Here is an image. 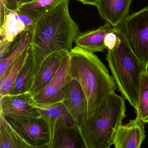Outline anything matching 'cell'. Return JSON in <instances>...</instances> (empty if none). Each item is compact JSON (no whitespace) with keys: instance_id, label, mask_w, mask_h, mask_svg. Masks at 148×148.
<instances>
[{"instance_id":"5b68a950","label":"cell","mask_w":148,"mask_h":148,"mask_svg":"<svg viewBox=\"0 0 148 148\" xmlns=\"http://www.w3.org/2000/svg\"><path fill=\"white\" fill-rule=\"evenodd\" d=\"M135 55L148 66V6L129 15L114 27Z\"/></svg>"},{"instance_id":"7402d4cb","label":"cell","mask_w":148,"mask_h":148,"mask_svg":"<svg viewBox=\"0 0 148 148\" xmlns=\"http://www.w3.org/2000/svg\"><path fill=\"white\" fill-rule=\"evenodd\" d=\"M136 118L148 123V69L142 75L139 88V103L135 110Z\"/></svg>"},{"instance_id":"e0dca14e","label":"cell","mask_w":148,"mask_h":148,"mask_svg":"<svg viewBox=\"0 0 148 148\" xmlns=\"http://www.w3.org/2000/svg\"><path fill=\"white\" fill-rule=\"evenodd\" d=\"M0 148H32L21 134L0 113Z\"/></svg>"},{"instance_id":"3957f363","label":"cell","mask_w":148,"mask_h":148,"mask_svg":"<svg viewBox=\"0 0 148 148\" xmlns=\"http://www.w3.org/2000/svg\"><path fill=\"white\" fill-rule=\"evenodd\" d=\"M117 39L111 49L106 48V59L121 96L136 110L143 73L148 66L132 51L122 35L116 30Z\"/></svg>"},{"instance_id":"52a82bcc","label":"cell","mask_w":148,"mask_h":148,"mask_svg":"<svg viewBox=\"0 0 148 148\" xmlns=\"http://www.w3.org/2000/svg\"><path fill=\"white\" fill-rule=\"evenodd\" d=\"M32 148H50L51 134L42 116L22 120L7 119Z\"/></svg>"},{"instance_id":"f1b7e54d","label":"cell","mask_w":148,"mask_h":148,"mask_svg":"<svg viewBox=\"0 0 148 148\" xmlns=\"http://www.w3.org/2000/svg\"><path fill=\"white\" fill-rule=\"evenodd\" d=\"M35 1V0H21L20 6L22 5L28 4V3L33 2V1Z\"/></svg>"},{"instance_id":"ffe728a7","label":"cell","mask_w":148,"mask_h":148,"mask_svg":"<svg viewBox=\"0 0 148 148\" xmlns=\"http://www.w3.org/2000/svg\"><path fill=\"white\" fill-rule=\"evenodd\" d=\"M66 1L68 0H35L21 6L17 11L30 16L34 21Z\"/></svg>"},{"instance_id":"ac0fdd59","label":"cell","mask_w":148,"mask_h":148,"mask_svg":"<svg viewBox=\"0 0 148 148\" xmlns=\"http://www.w3.org/2000/svg\"><path fill=\"white\" fill-rule=\"evenodd\" d=\"M34 63L30 50L29 55L15 79L9 95H17L28 92L35 77Z\"/></svg>"},{"instance_id":"7c38bea8","label":"cell","mask_w":148,"mask_h":148,"mask_svg":"<svg viewBox=\"0 0 148 148\" xmlns=\"http://www.w3.org/2000/svg\"><path fill=\"white\" fill-rule=\"evenodd\" d=\"M144 123L136 118L118 129L113 145L116 148H140L146 137Z\"/></svg>"},{"instance_id":"ba28073f","label":"cell","mask_w":148,"mask_h":148,"mask_svg":"<svg viewBox=\"0 0 148 148\" xmlns=\"http://www.w3.org/2000/svg\"><path fill=\"white\" fill-rule=\"evenodd\" d=\"M62 102L80 128L88 119V104L82 87L76 79L71 78L67 83Z\"/></svg>"},{"instance_id":"8992f818","label":"cell","mask_w":148,"mask_h":148,"mask_svg":"<svg viewBox=\"0 0 148 148\" xmlns=\"http://www.w3.org/2000/svg\"><path fill=\"white\" fill-rule=\"evenodd\" d=\"M35 103L33 96L29 92L5 95L0 97V113L7 119L15 120L39 117L41 115Z\"/></svg>"},{"instance_id":"277c9868","label":"cell","mask_w":148,"mask_h":148,"mask_svg":"<svg viewBox=\"0 0 148 148\" xmlns=\"http://www.w3.org/2000/svg\"><path fill=\"white\" fill-rule=\"evenodd\" d=\"M126 106L122 96L112 92L103 110L89 118L80 128L86 148H110L125 118Z\"/></svg>"},{"instance_id":"83f0119b","label":"cell","mask_w":148,"mask_h":148,"mask_svg":"<svg viewBox=\"0 0 148 148\" xmlns=\"http://www.w3.org/2000/svg\"><path fill=\"white\" fill-rule=\"evenodd\" d=\"M84 5L96 6L98 0H78Z\"/></svg>"},{"instance_id":"9a60e30c","label":"cell","mask_w":148,"mask_h":148,"mask_svg":"<svg viewBox=\"0 0 148 148\" xmlns=\"http://www.w3.org/2000/svg\"><path fill=\"white\" fill-rule=\"evenodd\" d=\"M86 148L80 132L76 125H65L55 132L52 148Z\"/></svg>"},{"instance_id":"7a4b0ae2","label":"cell","mask_w":148,"mask_h":148,"mask_svg":"<svg viewBox=\"0 0 148 148\" xmlns=\"http://www.w3.org/2000/svg\"><path fill=\"white\" fill-rule=\"evenodd\" d=\"M69 57L70 76L79 83L86 97L88 119L103 110L110 94L117 89L116 84L93 53L76 46L69 52Z\"/></svg>"},{"instance_id":"4fadbf2b","label":"cell","mask_w":148,"mask_h":148,"mask_svg":"<svg viewBox=\"0 0 148 148\" xmlns=\"http://www.w3.org/2000/svg\"><path fill=\"white\" fill-rule=\"evenodd\" d=\"M133 0H98L97 7L101 19L115 27L129 15Z\"/></svg>"},{"instance_id":"44dd1931","label":"cell","mask_w":148,"mask_h":148,"mask_svg":"<svg viewBox=\"0 0 148 148\" xmlns=\"http://www.w3.org/2000/svg\"><path fill=\"white\" fill-rule=\"evenodd\" d=\"M34 26L27 27L19 36L18 41L12 54L5 59L0 61V75L16 59L23 51L31 45L33 35Z\"/></svg>"},{"instance_id":"30bf717a","label":"cell","mask_w":148,"mask_h":148,"mask_svg":"<svg viewBox=\"0 0 148 148\" xmlns=\"http://www.w3.org/2000/svg\"><path fill=\"white\" fill-rule=\"evenodd\" d=\"M70 51L62 50L55 52L44 60L35 74L33 84L28 92L33 96L43 90L56 76Z\"/></svg>"},{"instance_id":"603a6c76","label":"cell","mask_w":148,"mask_h":148,"mask_svg":"<svg viewBox=\"0 0 148 148\" xmlns=\"http://www.w3.org/2000/svg\"><path fill=\"white\" fill-rule=\"evenodd\" d=\"M19 36V35L12 42L1 39L0 41V61L5 59L12 54L17 45Z\"/></svg>"},{"instance_id":"8fae6325","label":"cell","mask_w":148,"mask_h":148,"mask_svg":"<svg viewBox=\"0 0 148 148\" xmlns=\"http://www.w3.org/2000/svg\"><path fill=\"white\" fill-rule=\"evenodd\" d=\"M35 106L48 125L51 134L50 148L52 147L53 137L56 131L62 125H76L73 119L62 102L44 104L35 102Z\"/></svg>"},{"instance_id":"6da1fadb","label":"cell","mask_w":148,"mask_h":148,"mask_svg":"<svg viewBox=\"0 0 148 148\" xmlns=\"http://www.w3.org/2000/svg\"><path fill=\"white\" fill-rule=\"evenodd\" d=\"M70 1L34 21L30 51L35 74L44 60L52 53L62 50L70 51L73 42L80 34L79 26L69 12Z\"/></svg>"},{"instance_id":"d4e9b609","label":"cell","mask_w":148,"mask_h":148,"mask_svg":"<svg viewBox=\"0 0 148 148\" xmlns=\"http://www.w3.org/2000/svg\"><path fill=\"white\" fill-rule=\"evenodd\" d=\"M18 13L20 18L23 22L26 28L34 26V20L30 16L18 12Z\"/></svg>"},{"instance_id":"484cf974","label":"cell","mask_w":148,"mask_h":148,"mask_svg":"<svg viewBox=\"0 0 148 148\" xmlns=\"http://www.w3.org/2000/svg\"><path fill=\"white\" fill-rule=\"evenodd\" d=\"M8 9L6 5V0H0V16L1 21L0 25H1L5 19V16L6 15Z\"/></svg>"},{"instance_id":"9c48e42d","label":"cell","mask_w":148,"mask_h":148,"mask_svg":"<svg viewBox=\"0 0 148 148\" xmlns=\"http://www.w3.org/2000/svg\"><path fill=\"white\" fill-rule=\"evenodd\" d=\"M69 66V56L49 84L39 93L34 95V99L36 103L51 104L62 102L65 89L71 78Z\"/></svg>"},{"instance_id":"2e32d148","label":"cell","mask_w":148,"mask_h":148,"mask_svg":"<svg viewBox=\"0 0 148 148\" xmlns=\"http://www.w3.org/2000/svg\"><path fill=\"white\" fill-rule=\"evenodd\" d=\"M30 50V45L0 75V97L10 94L15 79L29 55Z\"/></svg>"},{"instance_id":"4316f807","label":"cell","mask_w":148,"mask_h":148,"mask_svg":"<svg viewBox=\"0 0 148 148\" xmlns=\"http://www.w3.org/2000/svg\"><path fill=\"white\" fill-rule=\"evenodd\" d=\"M21 0H6V5L8 10L17 11L20 6Z\"/></svg>"},{"instance_id":"d6986e66","label":"cell","mask_w":148,"mask_h":148,"mask_svg":"<svg viewBox=\"0 0 148 148\" xmlns=\"http://www.w3.org/2000/svg\"><path fill=\"white\" fill-rule=\"evenodd\" d=\"M26 29L20 18L18 11L8 10L2 25H1V39L12 42Z\"/></svg>"},{"instance_id":"cb8c5ba5","label":"cell","mask_w":148,"mask_h":148,"mask_svg":"<svg viewBox=\"0 0 148 148\" xmlns=\"http://www.w3.org/2000/svg\"><path fill=\"white\" fill-rule=\"evenodd\" d=\"M117 39V35L114 31L106 34L105 38V44L106 48L111 49L115 45Z\"/></svg>"},{"instance_id":"5bb4252c","label":"cell","mask_w":148,"mask_h":148,"mask_svg":"<svg viewBox=\"0 0 148 148\" xmlns=\"http://www.w3.org/2000/svg\"><path fill=\"white\" fill-rule=\"evenodd\" d=\"M114 31V27L109 22L97 29L88 31L80 34L75 39L76 46L92 53L103 52L106 49L105 38L107 34Z\"/></svg>"}]
</instances>
